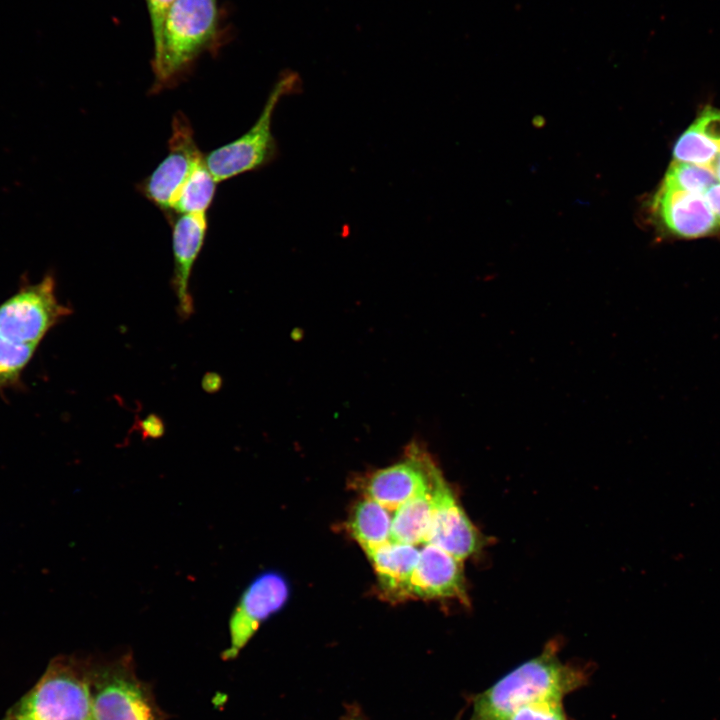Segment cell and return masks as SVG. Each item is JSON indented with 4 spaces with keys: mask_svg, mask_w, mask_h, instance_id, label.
Here are the masks:
<instances>
[{
    "mask_svg": "<svg viewBox=\"0 0 720 720\" xmlns=\"http://www.w3.org/2000/svg\"><path fill=\"white\" fill-rule=\"evenodd\" d=\"M219 0H176L153 42V92L177 85L198 59L216 55L229 40Z\"/></svg>",
    "mask_w": 720,
    "mask_h": 720,
    "instance_id": "6da1fadb",
    "label": "cell"
},
{
    "mask_svg": "<svg viewBox=\"0 0 720 720\" xmlns=\"http://www.w3.org/2000/svg\"><path fill=\"white\" fill-rule=\"evenodd\" d=\"M554 641L473 698L468 720H506L517 709L541 700H561L586 680L583 669L561 661Z\"/></svg>",
    "mask_w": 720,
    "mask_h": 720,
    "instance_id": "7a4b0ae2",
    "label": "cell"
},
{
    "mask_svg": "<svg viewBox=\"0 0 720 720\" xmlns=\"http://www.w3.org/2000/svg\"><path fill=\"white\" fill-rule=\"evenodd\" d=\"M92 660L58 656L2 720H93Z\"/></svg>",
    "mask_w": 720,
    "mask_h": 720,
    "instance_id": "3957f363",
    "label": "cell"
},
{
    "mask_svg": "<svg viewBox=\"0 0 720 720\" xmlns=\"http://www.w3.org/2000/svg\"><path fill=\"white\" fill-rule=\"evenodd\" d=\"M300 89L301 81L297 74L283 73L249 130L205 155L206 165L218 183L260 169L277 157L278 145L272 132L273 115L284 96L298 93Z\"/></svg>",
    "mask_w": 720,
    "mask_h": 720,
    "instance_id": "277c9868",
    "label": "cell"
},
{
    "mask_svg": "<svg viewBox=\"0 0 720 720\" xmlns=\"http://www.w3.org/2000/svg\"><path fill=\"white\" fill-rule=\"evenodd\" d=\"M91 697L93 720H164L129 655L92 661Z\"/></svg>",
    "mask_w": 720,
    "mask_h": 720,
    "instance_id": "5b68a950",
    "label": "cell"
},
{
    "mask_svg": "<svg viewBox=\"0 0 720 720\" xmlns=\"http://www.w3.org/2000/svg\"><path fill=\"white\" fill-rule=\"evenodd\" d=\"M72 313L56 295V281L47 273L26 284L0 304V334L21 344L38 346L46 334Z\"/></svg>",
    "mask_w": 720,
    "mask_h": 720,
    "instance_id": "8992f818",
    "label": "cell"
},
{
    "mask_svg": "<svg viewBox=\"0 0 720 720\" xmlns=\"http://www.w3.org/2000/svg\"><path fill=\"white\" fill-rule=\"evenodd\" d=\"M171 127L168 154L139 185L140 192L168 214L173 212L187 178L205 156L199 150L192 126L183 113L174 115Z\"/></svg>",
    "mask_w": 720,
    "mask_h": 720,
    "instance_id": "52a82bcc",
    "label": "cell"
},
{
    "mask_svg": "<svg viewBox=\"0 0 720 720\" xmlns=\"http://www.w3.org/2000/svg\"><path fill=\"white\" fill-rule=\"evenodd\" d=\"M289 585L278 572L257 575L244 589L229 619L230 646L224 660L234 659L259 629L287 602Z\"/></svg>",
    "mask_w": 720,
    "mask_h": 720,
    "instance_id": "ba28073f",
    "label": "cell"
},
{
    "mask_svg": "<svg viewBox=\"0 0 720 720\" xmlns=\"http://www.w3.org/2000/svg\"><path fill=\"white\" fill-rule=\"evenodd\" d=\"M431 456L418 444L408 447L405 458L371 474L364 482L368 496L393 512L411 498L429 490L441 475Z\"/></svg>",
    "mask_w": 720,
    "mask_h": 720,
    "instance_id": "9c48e42d",
    "label": "cell"
},
{
    "mask_svg": "<svg viewBox=\"0 0 720 720\" xmlns=\"http://www.w3.org/2000/svg\"><path fill=\"white\" fill-rule=\"evenodd\" d=\"M484 538L458 502L443 475L434 488V512L425 544L466 559L483 546Z\"/></svg>",
    "mask_w": 720,
    "mask_h": 720,
    "instance_id": "30bf717a",
    "label": "cell"
},
{
    "mask_svg": "<svg viewBox=\"0 0 720 720\" xmlns=\"http://www.w3.org/2000/svg\"><path fill=\"white\" fill-rule=\"evenodd\" d=\"M410 598H454L467 604L463 560L437 546L424 544L411 578Z\"/></svg>",
    "mask_w": 720,
    "mask_h": 720,
    "instance_id": "8fae6325",
    "label": "cell"
},
{
    "mask_svg": "<svg viewBox=\"0 0 720 720\" xmlns=\"http://www.w3.org/2000/svg\"><path fill=\"white\" fill-rule=\"evenodd\" d=\"M208 228L207 214H178L172 224L174 271L172 287L177 298V314L187 320L194 312L189 280L202 249Z\"/></svg>",
    "mask_w": 720,
    "mask_h": 720,
    "instance_id": "7c38bea8",
    "label": "cell"
},
{
    "mask_svg": "<svg viewBox=\"0 0 720 720\" xmlns=\"http://www.w3.org/2000/svg\"><path fill=\"white\" fill-rule=\"evenodd\" d=\"M653 209L665 228L680 238L708 236L720 226L704 194L660 187Z\"/></svg>",
    "mask_w": 720,
    "mask_h": 720,
    "instance_id": "4fadbf2b",
    "label": "cell"
},
{
    "mask_svg": "<svg viewBox=\"0 0 720 720\" xmlns=\"http://www.w3.org/2000/svg\"><path fill=\"white\" fill-rule=\"evenodd\" d=\"M365 553L385 597L397 601L410 599V583L420 549L415 545L391 540Z\"/></svg>",
    "mask_w": 720,
    "mask_h": 720,
    "instance_id": "5bb4252c",
    "label": "cell"
},
{
    "mask_svg": "<svg viewBox=\"0 0 720 720\" xmlns=\"http://www.w3.org/2000/svg\"><path fill=\"white\" fill-rule=\"evenodd\" d=\"M434 485L427 491L403 503L392 515V541L417 546L425 544L434 512Z\"/></svg>",
    "mask_w": 720,
    "mask_h": 720,
    "instance_id": "9a60e30c",
    "label": "cell"
},
{
    "mask_svg": "<svg viewBox=\"0 0 720 720\" xmlns=\"http://www.w3.org/2000/svg\"><path fill=\"white\" fill-rule=\"evenodd\" d=\"M391 511L364 496L352 509L347 522L351 536L365 551L391 541Z\"/></svg>",
    "mask_w": 720,
    "mask_h": 720,
    "instance_id": "2e32d148",
    "label": "cell"
},
{
    "mask_svg": "<svg viewBox=\"0 0 720 720\" xmlns=\"http://www.w3.org/2000/svg\"><path fill=\"white\" fill-rule=\"evenodd\" d=\"M218 182L211 174L204 158L195 166L184 183L173 206L178 214H207Z\"/></svg>",
    "mask_w": 720,
    "mask_h": 720,
    "instance_id": "e0dca14e",
    "label": "cell"
},
{
    "mask_svg": "<svg viewBox=\"0 0 720 720\" xmlns=\"http://www.w3.org/2000/svg\"><path fill=\"white\" fill-rule=\"evenodd\" d=\"M716 182L713 167L675 161L667 170L661 187L704 194Z\"/></svg>",
    "mask_w": 720,
    "mask_h": 720,
    "instance_id": "ac0fdd59",
    "label": "cell"
},
{
    "mask_svg": "<svg viewBox=\"0 0 720 720\" xmlns=\"http://www.w3.org/2000/svg\"><path fill=\"white\" fill-rule=\"evenodd\" d=\"M720 155V145L702 135L691 125L676 141L675 161L713 167Z\"/></svg>",
    "mask_w": 720,
    "mask_h": 720,
    "instance_id": "d6986e66",
    "label": "cell"
},
{
    "mask_svg": "<svg viewBox=\"0 0 720 720\" xmlns=\"http://www.w3.org/2000/svg\"><path fill=\"white\" fill-rule=\"evenodd\" d=\"M37 346L13 342L0 334V392L21 384Z\"/></svg>",
    "mask_w": 720,
    "mask_h": 720,
    "instance_id": "ffe728a7",
    "label": "cell"
},
{
    "mask_svg": "<svg viewBox=\"0 0 720 720\" xmlns=\"http://www.w3.org/2000/svg\"><path fill=\"white\" fill-rule=\"evenodd\" d=\"M506 720H568L561 700H541L517 709Z\"/></svg>",
    "mask_w": 720,
    "mask_h": 720,
    "instance_id": "44dd1931",
    "label": "cell"
},
{
    "mask_svg": "<svg viewBox=\"0 0 720 720\" xmlns=\"http://www.w3.org/2000/svg\"><path fill=\"white\" fill-rule=\"evenodd\" d=\"M692 125L702 135L720 145V109L706 107Z\"/></svg>",
    "mask_w": 720,
    "mask_h": 720,
    "instance_id": "7402d4cb",
    "label": "cell"
},
{
    "mask_svg": "<svg viewBox=\"0 0 720 720\" xmlns=\"http://www.w3.org/2000/svg\"><path fill=\"white\" fill-rule=\"evenodd\" d=\"M151 25L152 40L159 37L166 13L176 0H144Z\"/></svg>",
    "mask_w": 720,
    "mask_h": 720,
    "instance_id": "603a6c76",
    "label": "cell"
},
{
    "mask_svg": "<svg viewBox=\"0 0 720 720\" xmlns=\"http://www.w3.org/2000/svg\"><path fill=\"white\" fill-rule=\"evenodd\" d=\"M139 425L144 439L160 438L165 431L162 419L155 414L149 415L146 419L142 420Z\"/></svg>",
    "mask_w": 720,
    "mask_h": 720,
    "instance_id": "cb8c5ba5",
    "label": "cell"
},
{
    "mask_svg": "<svg viewBox=\"0 0 720 720\" xmlns=\"http://www.w3.org/2000/svg\"><path fill=\"white\" fill-rule=\"evenodd\" d=\"M704 197L720 225V183L711 185L705 191Z\"/></svg>",
    "mask_w": 720,
    "mask_h": 720,
    "instance_id": "d4e9b609",
    "label": "cell"
},
{
    "mask_svg": "<svg viewBox=\"0 0 720 720\" xmlns=\"http://www.w3.org/2000/svg\"><path fill=\"white\" fill-rule=\"evenodd\" d=\"M339 720H370L364 713L362 708L356 704H346L344 706V712L340 716Z\"/></svg>",
    "mask_w": 720,
    "mask_h": 720,
    "instance_id": "484cf974",
    "label": "cell"
},
{
    "mask_svg": "<svg viewBox=\"0 0 720 720\" xmlns=\"http://www.w3.org/2000/svg\"><path fill=\"white\" fill-rule=\"evenodd\" d=\"M222 386V378L220 375L209 372L202 379V387L208 393L217 392Z\"/></svg>",
    "mask_w": 720,
    "mask_h": 720,
    "instance_id": "4316f807",
    "label": "cell"
},
{
    "mask_svg": "<svg viewBox=\"0 0 720 720\" xmlns=\"http://www.w3.org/2000/svg\"><path fill=\"white\" fill-rule=\"evenodd\" d=\"M713 170L715 172L717 180L720 181V155L717 158L715 164L713 165Z\"/></svg>",
    "mask_w": 720,
    "mask_h": 720,
    "instance_id": "83f0119b",
    "label": "cell"
}]
</instances>
